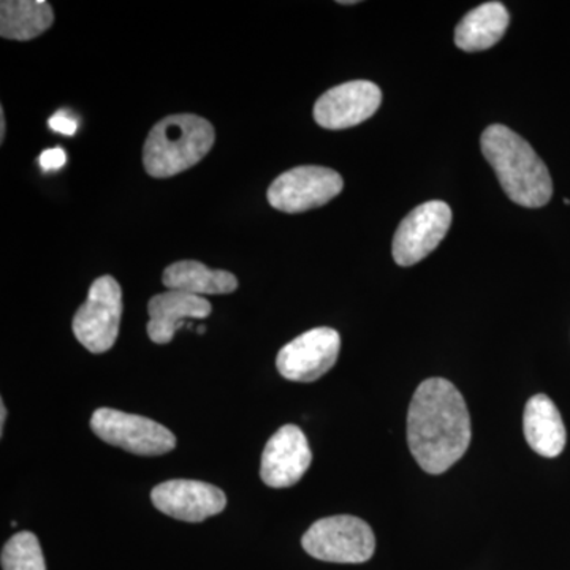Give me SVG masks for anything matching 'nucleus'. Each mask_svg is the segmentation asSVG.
Returning a JSON list of instances; mask_svg holds the SVG:
<instances>
[{
    "label": "nucleus",
    "mask_w": 570,
    "mask_h": 570,
    "mask_svg": "<svg viewBox=\"0 0 570 570\" xmlns=\"http://www.w3.org/2000/svg\"><path fill=\"white\" fill-rule=\"evenodd\" d=\"M67 164V154L62 148H51L41 153L40 167L45 171L61 170L63 165Z\"/></svg>",
    "instance_id": "obj_20"
},
{
    "label": "nucleus",
    "mask_w": 570,
    "mask_h": 570,
    "mask_svg": "<svg viewBox=\"0 0 570 570\" xmlns=\"http://www.w3.org/2000/svg\"><path fill=\"white\" fill-rule=\"evenodd\" d=\"M48 126L55 132L67 135V137H73L78 130L77 119L71 118L66 111H58L55 116H51Z\"/></svg>",
    "instance_id": "obj_19"
},
{
    "label": "nucleus",
    "mask_w": 570,
    "mask_h": 570,
    "mask_svg": "<svg viewBox=\"0 0 570 570\" xmlns=\"http://www.w3.org/2000/svg\"><path fill=\"white\" fill-rule=\"evenodd\" d=\"M343 187V178L337 171L306 165L277 176L269 186L268 202L277 212L305 213L328 204Z\"/></svg>",
    "instance_id": "obj_7"
},
{
    "label": "nucleus",
    "mask_w": 570,
    "mask_h": 570,
    "mask_svg": "<svg viewBox=\"0 0 570 570\" xmlns=\"http://www.w3.org/2000/svg\"><path fill=\"white\" fill-rule=\"evenodd\" d=\"M510 14L504 3L487 2L469 11L455 29V45L468 52L493 48L508 31Z\"/></svg>",
    "instance_id": "obj_15"
},
{
    "label": "nucleus",
    "mask_w": 570,
    "mask_h": 570,
    "mask_svg": "<svg viewBox=\"0 0 570 570\" xmlns=\"http://www.w3.org/2000/svg\"><path fill=\"white\" fill-rule=\"evenodd\" d=\"M340 348V333L328 326H318L281 348L276 358L277 371L287 381H317L335 366Z\"/></svg>",
    "instance_id": "obj_9"
},
{
    "label": "nucleus",
    "mask_w": 570,
    "mask_h": 570,
    "mask_svg": "<svg viewBox=\"0 0 570 570\" xmlns=\"http://www.w3.org/2000/svg\"><path fill=\"white\" fill-rule=\"evenodd\" d=\"M483 156L493 167L502 190L513 204L540 208L553 195L549 168L530 142L502 124H493L480 138Z\"/></svg>",
    "instance_id": "obj_2"
},
{
    "label": "nucleus",
    "mask_w": 570,
    "mask_h": 570,
    "mask_svg": "<svg viewBox=\"0 0 570 570\" xmlns=\"http://www.w3.org/2000/svg\"><path fill=\"white\" fill-rule=\"evenodd\" d=\"M466 401L448 379L422 382L407 414V442L419 466L431 475L449 471L471 444Z\"/></svg>",
    "instance_id": "obj_1"
},
{
    "label": "nucleus",
    "mask_w": 570,
    "mask_h": 570,
    "mask_svg": "<svg viewBox=\"0 0 570 570\" xmlns=\"http://www.w3.org/2000/svg\"><path fill=\"white\" fill-rule=\"evenodd\" d=\"M216 134L197 115L167 116L156 124L142 148V165L153 178H170L189 170L212 151Z\"/></svg>",
    "instance_id": "obj_3"
},
{
    "label": "nucleus",
    "mask_w": 570,
    "mask_h": 570,
    "mask_svg": "<svg viewBox=\"0 0 570 570\" xmlns=\"http://www.w3.org/2000/svg\"><path fill=\"white\" fill-rule=\"evenodd\" d=\"M7 409L6 404L0 403V433L3 434V428H6Z\"/></svg>",
    "instance_id": "obj_21"
},
{
    "label": "nucleus",
    "mask_w": 570,
    "mask_h": 570,
    "mask_svg": "<svg viewBox=\"0 0 570 570\" xmlns=\"http://www.w3.org/2000/svg\"><path fill=\"white\" fill-rule=\"evenodd\" d=\"M313 463V452L305 433L295 425H284L266 442L261 478L272 489H288L302 480Z\"/></svg>",
    "instance_id": "obj_12"
},
{
    "label": "nucleus",
    "mask_w": 570,
    "mask_h": 570,
    "mask_svg": "<svg viewBox=\"0 0 570 570\" xmlns=\"http://www.w3.org/2000/svg\"><path fill=\"white\" fill-rule=\"evenodd\" d=\"M3 570H47L39 539L29 531L18 532L2 550Z\"/></svg>",
    "instance_id": "obj_18"
},
{
    "label": "nucleus",
    "mask_w": 570,
    "mask_h": 570,
    "mask_svg": "<svg viewBox=\"0 0 570 570\" xmlns=\"http://www.w3.org/2000/svg\"><path fill=\"white\" fill-rule=\"evenodd\" d=\"M3 138H6V112L0 110V141H3Z\"/></svg>",
    "instance_id": "obj_22"
},
{
    "label": "nucleus",
    "mask_w": 570,
    "mask_h": 570,
    "mask_svg": "<svg viewBox=\"0 0 570 570\" xmlns=\"http://www.w3.org/2000/svg\"><path fill=\"white\" fill-rule=\"evenodd\" d=\"M96 436L107 444L135 455H165L176 448V438L168 428L141 415L127 414L116 409H97L91 419Z\"/></svg>",
    "instance_id": "obj_6"
},
{
    "label": "nucleus",
    "mask_w": 570,
    "mask_h": 570,
    "mask_svg": "<svg viewBox=\"0 0 570 570\" xmlns=\"http://www.w3.org/2000/svg\"><path fill=\"white\" fill-rule=\"evenodd\" d=\"M381 104L382 92L374 82H343L318 97L314 105V119L324 129H348L370 119Z\"/></svg>",
    "instance_id": "obj_10"
},
{
    "label": "nucleus",
    "mask_w": 570,
    "mask_h": 570,
    "mask_svg": "<svg viewBox=\"0 0 570 570\" xmlns=\"http://www.w3.org/2000/svg\"><path fill=\"white\" fill-rule=\"evenodd\" d=\"M55 13L45 0H2L0 36L3 39L28 41L51 28Z\"/></svg>",
    "instance_id": "obj_17"
},
{
    "label": "nucleus",
    "mask_w": 570,
    "mask_h": 570,
    "mask_svg": "<svg viewBox=\"0 0 570 570\" xmlns=\"http://www.w3.org/2000/svg\"><path fill=\"white\" fill-rule=\"evenodd\" d=\"M122 317V291L118 281L102 276L94 281L88 299L73 317L75 336L92 354H104L115 346Z\"/></svg>",
    "instance_id": "obj_5"
},
{
    "label": "nucleus",
    "mask_w": 570,
    "mask_h": 570,
    "mask_svg": "<svg viewBox=\"0 0 570 570\" xmlns=\"http://www.w3.org/2000/svg\"><path fill=\"white\" fill-rule=\"evenodd\" d=\"M163 283L168 291L190 295H227L238 288V279L230 272L212 269L197 261H181L167 266Z\"/></svg>",
    "instance_id": "obj_16"
},
{
    "label": "nucleus",
    "mask_w": 570,
    "mask_h": 570,
    "mask_svg": "<svg viewBox=\"0 0 570 570\" xmlns=\"http://www.w3.org/2000/svg\"><path fill=\"white\" fill-rule=\"evenodd\" d=\"M452 209L441 200L417 206L401 220L393 238V258L400 266H412L433 253L452 225Z\"/></svg>",
    "instance_id": "obj_8"
},
{
    "label": "nucleus",
    "mask_w": 570,
    "mask_h": 570,
    "mask_svg": "<svg viewBox=\"0 0 570 570\" xmlns=\"http://www.w3.org/2000/svg\"><path fill=\"white\" fill-rule=\"evenodd\" d=\"M212 303L204 296L168 291L153 296L148 303V335L153 343L168 344L181 328L184 318L212 316Z\"/></svg>",
    "instance_id": "obj_13"
},
{
    "label": "nucleus",
    "mask_w": 570,
    "mask_h": 570,
    "mask_svg": "<svg viewBox=\"0 0 570 570\" xmlns=\"http://www.w3.org/2000/svg\"><path fill=\"white\" fill-rule=\"evenodd\" d=\"M302 546L316 560L360 564L373 558L376 535L362 519L335 515L316 521L303 535Z\"/></svg>",
    "instance_id": "obj_4"
},
{
    "label": "nucleus",
    "mask_w": 570,
    "mask_h": 570,
    "mask_svg": "<svg viewBox=\"0 0 570 570\" xmlns=\"http://www.w3.org/2000/svg\"><path fill=\"white\" fill-rule=\"evenodd\" d=\"M154 508L171 519L200 523L223 512L227 497L212 483L176 479L160 483L151 491Z\"/></svg>",
    "instance_id": "obj_11"
},
{
    "label": "nucleus",
    "mask_w": 570,
    "mask_h": 570,
    "mask_svg": "<svg viewBox=\"0 0 570 570\" xmlns=\"http://www.w3.org/2000/svg\"><path fill=\"white\" fill-rule=\"evenodd\" d=\"M523 430L530 448L546 459L561 455L568 442L560 411L547 395H535L528 401L524 407Z\"/></svg>",
    "instance_id": "obj_14"
},
{
    "label": "nucleus",
    "mask_w": 570,
    "mask_h": 570,
    "mask_svg": "<svg viewBox=\"0 0 570 570\" xmlns=\"http://www.w3.org/2000/svg\"><path fill=\"white\" fill-rule=\"evenodd\" d=\"M205 330V326H198V333H200V335H204Z\"/></svg>",
    "instance_id": "obj_23"
}]
</instances>
